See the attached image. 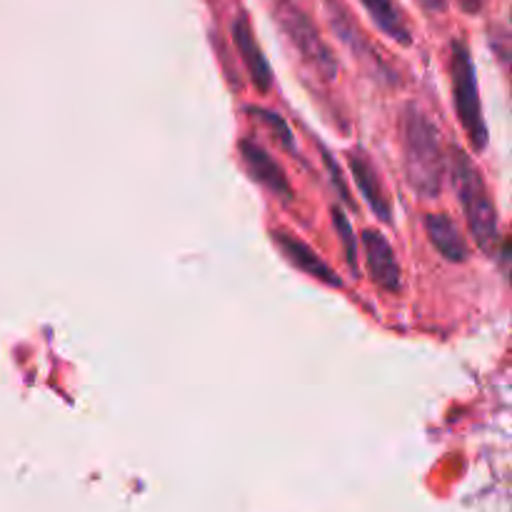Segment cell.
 I'll return each mask as SVG.
<instances>
[{"instance_id":"cell-1","label":"cell","mask_w":512,"mask_h":512,"mask_svg":"<svg viewBox=\"0 0 512 512\" xmlns=\"http://www.w3.org/2000/svg\"><path fill=\"white\" fill-rule=\"evenodd\" d=\"M400 143H403V165L410 188L420 198H438L448 163H445V153L440 148L438 128L415 105H405L403 110Z\"/></svg>"},{"instance_id":"cell-2","label":"cell","mask_w":512,"mask_h":512,"mask_svg":"<svg viewBox=\"0 0 512 512\" xmlns=\"http://www.w3.org/2000/svg\"><path fill=\"white\" fill-rule=\"evenodd\" d=\"M453 178L473 240L485 255L493 258L500 245L498 213H495V203L485 188V180L480 178L478 168L460 148H453Z\"/></svg>"},{"instance_id":"cell-3","label":"cell","mask_w":512,"mask_h":512,"mask_svg":"<svg viewBox=\"0 0 512 512\" xmlns=\"http://www.w3.org/2000/svg\"><path fill=\"white\" fill-rule=\"evenodd\" d=\"M450 83H453V103L465 135L475 150L488 145V125L483 120V105H480L478 78L470 50L463 40H453L450 45Z\"/></svg>"},{"instance_id":"cell-4","label":"cell","mask_w":512,"mask_h":512,"mask_svg":"<svg viewBox=\"0 0 512 512\" xmlns=\"http://www.w3.org/2000/svg\"><path fill=\"white\" fill-rule=\"evenodd\" d=\"M275 15H278L280 25H283V30L288 33L290 43L298 48V53L303 55V58L308 60V63L313 65L323 78H335V73H338V63H335L328 45L323 43L318 28L310 23L308 15H305L298 5L285 3V0L278 5Z\"/></svg>"},{"instance_id":"cell-5","label":"cell","mask_w":512,"mask_h":512,"mask_svg":"<svg viewBox=\"0 0 512 512\" xmlns=\"http://www.w3.org/2000/svg\"><path fill=\"white\" fill-rule=\"evenodd\" d=\"M363 248L370 280L378 288L388 290V293H400V288H403V273H400V263L395 258V250L388 243V238L380 230H365Z\"/></svg>"},{"instance_id":"cell-6","label":"cell","mask_w":512,"mask_h":512,"mask_svg":"<svg viewBox=\"0 0 512 512\" xmlns=\"http://www.w3.org/2000/svg\"><path fill=\"white\" fill-rule=\"evenodd\" d=\"M240 158H243L245 170H248L250 178L258 185H263L265 190H270L278 198L290 200L293 198V188H290L288 178H285V170L280 168L278 160L268 153L265 148H260L255 140H243L240 143Z\"/></svg>"},{"instance_id":"cell-7","label":"cell","mask_w":512,"mask_h":512,"mask_svg":"<svg viewBox=\"0 0 512 512\" xmlns=\"http://www.w3.org/2000/svg\"><path fill=\"white\" fill-rule=\"evenodd\" d=\"M273 243L278 245L280 253H283V258L288 260L293 268H298L300 273L310 275V278L320 280V283H325V285H335V288H340V285H343V280L338 278V273H335V270L330 268V265L325 263V260L320 258V255L315 253L308 243H303L300 238H295V235H290V233H283V230H275Z\"/></svg>"},{"instance_id":"cell-8","label":"cell","mask_w":512,"mask_h":512,"mask_svg":"<svg viewBox=\"0 0 512 512\" xmlns=\"http://www.w3.org/2000/svg\"><path fill=\"white\" fill-rule=\"evenodd\" d=\"M233 43L238 48L240 58H243L245 68H248V75L255 88L260 93H268L270 85H273V70H270L268 58L260 50L258 38H255L253 28H250V20L245 15H238V20L233 23Z\"/></svg>"},{"instance_id":"cell-9","label":"cell","mask_w":512,"mask_h":512,"mask_svg":"<svg viewBox=\"0 0 512 512\" xmlns=\"http://www.w3.org/2000/svg\"><path fill=\"white\" fill-rule=\"evenodd\" d=\"M350 173H353L355 185H358L360 195L365 198V203L373 208V213L378 215L383 223H393V205H390V198L385 195L383 183H380V175L375 170V165L370 163L368 155L363 150H353L350 153Z\"/></svg>"},{"instance_id":"cell-10","label":"cell","mask_w":512,"mask_h":512,"mask_svg":"<svg viewBox=\"0 0 512 512\" xmlns=\"http://www.w3.org/2000/svg\"><path fill=\"white\" fill-rule=\"evenodd\" d=\"M425 230H428L430 243L435 245L440 255L450 263H465L468 260V243L460 235L458 225L453 223V218H448L445 213H430L425 218Z\"/></svg>"},{"instance_id":"cell-11","label":"cell","mask_w":512,"mask_h":512,"mask_svg":"<svg viewBox=\"0 0 512 512\" xmlns=\"http://www.w3.org/2000/svg\"><path fill=\"white\" fill-rule=\"evenodd\" d=\"M368 15L373 18V23L383 30L388 38H393L395 43L410 45L413 43V35H410L408 20H405L403 10L395 5V0H360Z\"/></svg>"},{"instance_id":"cell-12","label":"cell","mask_w":512,"mask_h":512,"mask_svg":"<svg viewBox=\"0 0 512 512\" xmlns=\"http://www.w3.org/2000/svg\"><path fill=\"white\" fill-rule=\"evenodd\" d=\"M333 225H335V230H338L340 243H343V248H345V260H348L353 275H358L360 265H358V245H355V238H353V225H350L348 215H345L343 208H338V205L333 208Z\"/></svg>"},{"instance_id":"cell-13","label":"cell","mask_w":512,"mask_h":512,"mask_svg":"<svg viewBox=\"0 0 512 512\" xmlns=\"http://www.w3.org/2000/svg\"><path fill=\"white\" fill-rule=\"evenodd\" d=\"M250 115H253L255 120H260V123H263L268 130H273L275 138L280 140V145H283L285 150H290V153H293L295 140H293V135H290L288 123H285V120L280 118L278 113H270V110H263V108H250Z\"/></svg>"},{"instance_id":"cell-14","label":"cell","mask_w":512,"mask_h":512,"mask_svg":"<svg viewBox=\"0 0 512 512\" xmlns=\"http://www.w3.org/2000/svg\"><path fill=\"white\" fill-rule=\"evenodd\" d=\"M483 3H485V0H458L460 8H463L465 13H470V15L480 13V10H483Z\"/></svg>"},{"instance_id":"cell-15","label":"cell","mask_w":512,"mask_h":512,"mask_svg":"<svg viewBox=\"0 0 512 512\" xmlns=\"http://www.w3.org/2000/svg\"><path fill=\"white\" fill-rule=\"evenodd\" d=\"M420 3H423L428 10H445L448 0H420Z\"/></svg>"}]
</instances>
